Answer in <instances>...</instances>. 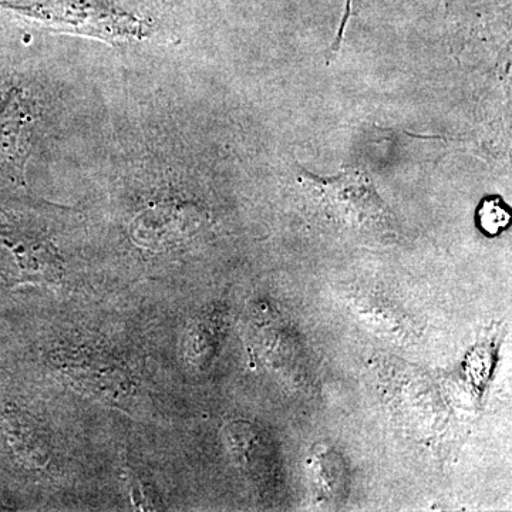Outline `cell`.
<instances>
[{
    "instance_id": "6da1fadb",
    "label": "cell",
    "mask_w": 512,
    "mask_h": 512,
    "mask_svg": "<svg viewBox=\"0 0 512 512\" xmlns=\"http://www.w3.org/2000/svg\"><path fill=\"white\" fill-rule=\"evenodd\" d=\"M299 183L320 217L350 232L392 229V214L375 185L359 170H345L336 177H318L301 170Z\"/></svg>"
},
{
    "instance_id": "277c9868",
    "label": "cell",
    "mask_w": 512,
    "mask_h": 512,
    "mask_svg": "<svg viewBox=\"0 0 512 512\" xmlns=\"http://www.w3.org/2000/svg\"><path fill=\"white\" fill-rule=\"evenodd\" d=\"M346 466L340 460L338 453L333 451H322L313 460V474H315V481L323 493L329 497H335V494L346 493Z\"/></svg>"
},
{
    "instance_id": "5b68a950",
    "label": "cell",
    "mask_w": 512,
    "mask_h": 512,
    "mask_svg": "<svg viewBox=\"0 0 512 512\" xmlns=\"http://www.w3.org/2000/svg\"><path fill=\"white\" fill-rule=\"evenodd\" d=\"M510 207L498 195L484 198L477 208V225L488 237L500 235L510 227Z\"/></svg>"
},
{
    "instance_id": "7a4b0ae2",
    "label": "cell",
    "mask_w": 512,
    "mask_h": 512,
    "mask_svg": "<svg viewBox=\"0 0 512 512\" xmlns=\"http://www.w3.org/2000/svg\"><path fill=\"white\" fill-rule=\"evenodd\" d=\"M0 8L49 28L97 39H141L147 35V22L119 8L114 0H40L28 5L0 2Z\"/></svg>"
},
{
    "instance_id": "8992f818",
    "label": "cell",
    "mask_w": 512,
    "mask_h": 512,
    "mask_svg": "<svg viewBox=\"0 0 512 512\" xmlns=\"http://www.w3.org/2000/svg\"><path fill=\"white\" fill-rule=\"evenodd\" d=\"M350 3H352V0H348V5H346V15H345V19H343V23H345L346 19H348L349 10H350Z\"/></svg>"
},
{
    "instance_id": "3957f363",
    "label": "cell",
    "mask_w": 512,
    "mask_h": 512,
    "mask_svg": "<svg viewBox=\"0 0 512 512\" xmlns=\"http://www.w3.org/2000/svg\"><path fill=\"white\" fill-rule=\"evenodd\" d=\"M32 123L25 89L0 77V183L23 177Z\"/></svg>"
}]
</instances>
